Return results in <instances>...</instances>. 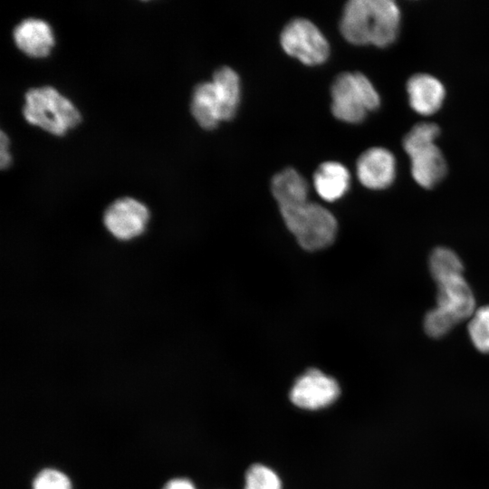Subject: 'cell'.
<instances>
[{"label": "cell", "instance_id": "6da1fadb", "mask_svg": "<svg viewBox=\"0 0 489 489\" xmlns=\"http://www.w3.org/2000/svg\"><path fill=\"white\" fill-rule=\"evenodd\" d=\"M400 11L391 0H350L344 6L340 28L343 37L358 45L386 47L397 38Z\"/></svg>", "mask_w": 489, "mask_h": 489}, {"label": "cell", "instance_id": "7a4b0ae2", "mask_svg": "<svg viewBox=\"0 0 489 489\" xmlns=\"http://www.w3.org/2000/svg\"><path fill=\"white\" fill-rule=\"evenodd\" d=\"M279 208L286 226L304 249L319 250L334 241L337 221L322 206L306 199Z\"/></svg>", "mask_w": 489, "mask_h": 489}, {"label": "cell", "instance_id": "3957f363", "mask_svg": "<svg viewBox=\"0 0 489 489\" xmlns=\"http://www.w3.org/2000/svg\"><path fill=\"white\" fill-rule=\"evenodd\" d=\"M440 129L432 122L415 125L405 136L403 148L410 158L411 175L424 188H432L446 173V164L435 140Z\"/></svg>", "mask_w": 489, "mask_h": 489}, {"label": "cell", "instance_id": "277c9868", "mask_svg": "<svg viewBox=\"0 0 489 489\" xmlns=\"http://www.w3.org/2000/svg\"><path fill=\"white\" fill-rule=\"evenodd\" d=\"M331 111L340 120L359 123L380 103L369 79L360 72L340 73L331 88Z\"/></svg>", "mask_w": 489, "mask_h": 489}, {"label": "cell", "instance_id": "5b68a950", "mask_svg": "<svg viewBox=\"0 0 489 489\" xmlns=\"http://www.w3.org/2000/svg\"><path fill=\"white\" fill-rule=\"evenodd\" d=\"M24 116L26 120L53 135H62L81 120L72 103L53 87L29 90L25 94Z\"/></svg>", "mask_w": 489, "mask_h": 489}, {"label": "cell", "instance_id": "8992f818", "mask_svg": "<svg viewBox=\"0 0 489 489\" xmlns=\"http://www.w3.org/2000/svg\"><path fill=\"white\" fill-rule=\"evenodd\" d=\"M280 42L289 55L307 65L324 62L330 54V45L320 29L310 20L295 18L283 29Z\"/></svg>", "mask_w": 489, "mask_h": 489}, {"label": "cell", "instance_id": "52a82bcc", "mask_svg": "<svg viewBox=\"0 0 489 489\" xmlns=\"http://www.w3.org/2000/svg\"><path fill=\"white\" fill-rule=\"evenodd\" d=\"M340 395L337 381L316 369H311L294 382L290 398L304 409H319L333 403Z\"/></svg>", "mask_w": 489, "mask_h": 489}, {"label": "cell", "instance_id": "ba28073f", "mask_svg": "<svg viewBox=\"0 0 489 489\" xmlns=\"http://www.w3.org/2000/svg\"><path fill=\"white\" fill-rule=\"evenodd\" d=\"M149 217V210L142 203L124 197L116 200L107 208L104 224L115 237L128 240L144 231Z\"/></svg>", "mask_w": 489, "mask_h": 489}, {"label": "cell", "instance_id": "9c48e42d", "mask_svg": "<svg viewBox=\"0 0 489 489\" xmlns=\"http://www.w3.org/2000/svg\"><path fill=\"white\" fill-rule=\"evenodd\" d=\"M436 308L455 323L469 319L475 312V299L463 273L450 275L436 282Z\"/></svg>", "mask_w": 489, "mask_h": 489}, {"label": "cell", "instance_id": "30bf717a", "mask_svg": "<svg viewBox=\"0 0 489 489\" xmlns=\"http://www.w3.org/2000/svg\"><path fill=\"white\" fill-rule=\"evenodd\" d=\"M357 177L369 189H384L389 187L396 177V158L381 147L365 150L358 158Z\"/></svg>", "mask_w": 489, "mask_h": 489}, {"label": "cell", "instance_id": "8fae6325", "mask_svg": "<svg viewBox=\"0 0 489 489\" xmlns=\"http://www.w3.org/2000/svg\"><path fill=\"white\" fill-rule=\"evenodd\" d=\"M410 107L418 114L431 115L442 106L446 90L442 82L427 73H417L407 82Z\"/></svg>", "mask_w": 489, "mask_h": 489}, {"label": "cell", "instance_id": "7c38bea8", "mask_svg": "<svg viewBox=\"0 0 489 489\" xmlns=\"http://www.w3.org/2000/svg\"><path fill=\"white\" fill-rule=\"evenodd\" d=\"M14 39L17 47L32 57L48 55L54 43L49 24L36 18L22 21L14 30Z\"/></svg>", "mask_w": 489, "mask_h": 489}, {"label": "cell", "instance_id": "4fadbf2b", "mask_svg": "<svg viewBox=\"0 0 489 489\" xmlns=\"http://www.w3.org/2000/svg\"><path fill=\"white\" fill-rule=\"evenodd\" d=\"M190 108L195 120L206 129H212L225 120L223 106L212 82L196 86Z\"/></svg>", "mask_w": 489, "mask_h": 489}, {"label": "cell", "instance_id": "5bb4252c", "mask_svg": "<svg viewBox=\"0 0 489 489\" xmlns=\"http://www.w3.org/2000/svg\"><path fill=\"white\" fill-rule=\"evenodd\" d=\"M350 181L349 170L337 161L323 162L313 175L316 192L323 200L329 202L340 198L348 191Z\"/></svg>", "mask_w": 489, "mask_h": 489}, {"label": "cell", "instance_id": "9a60e30c", "mask_svg": "<svg viewBox=\"0 0 489 489\" xmlns=\"http://www.w3.org/2000/svg\"><path fill=\"white\" fill-rule=\"evenodd\" d=\"M271 188L279 206L308 199L307 181L292 168L275 174L272 179Z\"/></svg>", "mask_w": 489, "mask_h": 489}, {"label": "cell", "instance_id": "2e32d148", "mask_svg": "<svg viewBox=\"0 0 489 489\" xmlns=\"http://www.w3.org/2000/svg\"><path fill=\"white\" fill-rule=\"evenodd\" d=\"M212 82L221 101L225 120H231L240 101L241 87L238 74L232 68L223 66L215 72Z\"/></svg>", "mask_w": 489, "mask_h": 489}, {"label": "cell", "instance_id": "e0dca14e", "mask_svg": "<svg viewBox=\"0 0 489 489\" xmlns=\"http://www.w3.org/2000/svg\"><path fill=\"white\" fill-rule=\"evenodd\" d=\"M428 267L435 282L450 275L461 274L464 265L458 254L445 246L435 248L429 255Z\"/></svg>", "mask_w": 489, "mask_h": 489}, {"label": "cell", "instance_id": "ac0fdd59", "mask_svg": "<svg viewBox=\"0 0 489 489\" xmlns=\"http://www.w3.org/2000/svg\"><path fill=\"white\" fill-rule=\"evenodd\" d=\"M467 331L474 347L482 353H489V305L475 310Z\"/></svg>", "mask_w": 489, "mask_h": 489}, {"label": "cell", "instance_id": "d6986e66", "mask_svg": "<svg viewBox=\"0 0 489 489\" xmlns=\"http://www.w3.org/2000/svg\"><path fill=\"white\" fill-rule=\"evenodd\" d=\"M244 489H282V484L272 469L256 464L246 472Z\"/></svg>", "mask_w": 489, "mask_h": 489}, {"label": "cell", "instance_id": "ffe728a7", "mask_svg": "<svg viewBox=\"0 0 489 489\" xmlns=\"http://www.w3.org/2000/svg\"><path fill=\"white\" fill-rule=\"evenodd\" d=\"M455 321L438 308L427 311L423 320L425 332L432 338H441L447 334L455 326Z\"/></svg>", "mask_w": 489, "mask_h": 489}, {"label": "cell", "instance_id": "44dd1931", "mask_svg": "<svg viewBox=\"0 0 489 489\" xmlns=\"http://www.w3.org/2000/svg\"><path fill=\"white\" fill-rule=\"evenodd\" d=\"M33 489H72L69 478L54 469H43L34 478Z\"/></svg>", "mask_w": 489, "mask_h": 489}, {"label": "cell", "instance_id": "7402d4cb", "mask_svg": "<svg viewBox=\"0 0 489 489\" xmlns=\"http://www.w3.org/2000/svg\"><path fill=\"white\" fill-rule=\"evenodd\" d=\"M8 139L6 138L4 131H1V138H0V167L1 168H5L8 167L11 157L8 153Z\"/></svg>", "mask_w": 489, "mask_h": 489}, {"label": "cell", "instance_id": "603a6c76", "mask_svg": "<svg viewBox=\"0 0 489 489\" xmlns=\"http://www.w3.org/2000/svg\"><path fill=\"white\" fill-rule=\"evenodd\" d=\"M163 489H196L194 484L187 479L176 478L168 481Z\"/></svg>", "mask_w": 489, "mask_h": 489}]
</instances>
